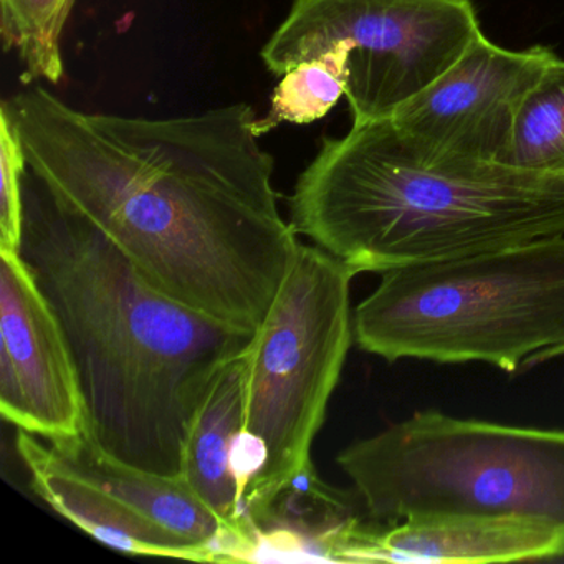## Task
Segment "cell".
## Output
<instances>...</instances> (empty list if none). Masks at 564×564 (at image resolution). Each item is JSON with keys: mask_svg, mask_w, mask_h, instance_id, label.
<instances>
[{"mask_svg": "<svg viewBox=\"0 0 564 564\" xmlns=\"http://www.w3.org/2000/svg\"><path fill=\"white\" fill-rule=\"evenodd\" d=\"M352 498L348 491L325 484L310 464L269 500L246 513L252 540L249 563H339L346 538L365 520Z\"/></svg>", "mask_w": 564, "mask_h": 564, "instance_id": "cell-13", "label": "cell"}, {"mask_svg": "<svg viewBox=\"0 0 564 564\" xmlns=\"http://www.w3.org/2000/svg\"><path fill=\"white\" fill-rule=\"evenodd\" d=\"M564 557V527L528 517L425 514L394 524L362 520L339 563H513Z\"/></svg>", "mask_w": 564, "mask_h": 564, "instance_id": "cell-10", "label": "cell"}, {"mask_svg": "<svg viewBox=\"0 0 564 564\" xmlns=\"http://www.w3.org/2000/svg\"><path fill=\"white\" fill-rule=\"evenodd\" d=\"M352 335L388 362L514 372L564 355V234L382 273L352 312Z\"/></svg>", "mask_w": 564, "mask_h": 564, "instance_id": "cell-4", "label": "cell"}, {"mask_svg": "<svg viewBox=\"0 0 564 564\" xmlns=\"http://www.w3.org/2000/svg\"><path fill=\"white\" fill-rule=\"evenodd\" d=\"M54 447L74 458L144 520L196 551L199 561L236 560V538L181 475L156 474L123 464L105 454L90 432L74 444Z\"/></svg>", "mask_w": 564, "mask_h": 564, "instance_id": "cell-14", "label": "cell"}, {"mask_svg": "<svg viewBox=\"0 0 564 564\" xmlns=\"http://www.w3.org/2000/svg\"><path fill=\"white\" fill-rule=\"evenodd\" d=\"M28 167L177 302L256 332L299 247L247 104L176 118L88 113L47 88L9 98Z\"/></svg>", "mask_w": 564, "mask_h": 564, "instance_id": "cell-1", "label": "cell"}, {"mask_svg": "<svg viewBox=\"0 0 564 564\" xmlns=\"http://www.w3.org/2000/svg\"><path fill=\"white\" fill-rule=\"evenodd\" d=\"M554 58L551 48L540 45L507 51L481 32L391 121L425 163L505 164L521 104Z\"/></svg>", "mask_w": 564, "mask_h": 564, "instance_id": "cell-8", "label": "cell"}, {"mask_svg": "<svg viewBox=\"0 0 564 564\" xmlns=\"http://www.w3.org/2000/svg\"><path fill=\"white\" fill-rule=\"evenodd\" d=\"M358 273L313 243H299L246 352L243 518L312 462V445L338 386L352 335Z\"/></svg>", "mask_w": 564, "mask_h": 564, "instance_id": "cell-6", "label": "cell"}, {"mask_svg": "<svg viewBox=\"0 0 564 564\" xmlns=\"http://www.w3.org/2000/svg\"><path fill=\"white\" fill-rule=\"evenodd\" d=\"M478 34L471 0H293L260 55L270 74L282 77L333 45H345L352 123H369L394 117Z\"/></svg>", "mask_w": 564, "mask_h": 564, "instance_id": "cell-7", "label": "cell"}, {"mask_svg": "<svg viewBox=\"0 0 564 564\" xmlns=\"http://www.w3.org/2000/svg\"><path fill=\"white\" fill-rule=\"evenodd\" d=\"M0 414L52 445L90 432L67 333L21 250L0 249Z\"/></svg>", "mask_w": 564, "mask_h": 564, "instance_id": "cell-9", "label": "cell"}, {"mask_svg": "<svg viewBox=\"0 0 564 564\" xmlns=\"http://www.w3.org/2000/svg\"><path fill=\"white\" fill-rule=\"evenodd\" d=\"M21 253L67 333L95 444L123 464L181 475L184 437L200 399L256 332L156 289L29 167Z\"/></svg>", "mask_w": 564, "mask_h": 564, "instance_id": "cell-2", "label": "cell"}, {"mask_svg": "<svg viewBox=\"0 0 564 564\" xmlns=\"http://www.w3.org/2000/svg\"><path fill=\"white\" fill-rule=\"evenodd\" d=\"M15 445L35 495L95 540L134 556L199 561L196 551L140 517L61 448L21 429Z\"/></svg>", "mask_w": 564, "mask_h": 564, "instance_id": "cell-11", "label": "cell"}, {"mask_svg": "<svg viewBox=\"0 0 564 564\" xmlns=\"http://www.w3.org/2000/svg\"><path fill=\"white\" fill-rule=\"evenodd\" d=\"M505 166L564 173V61L554 58L524 97Z\"/></svg>", "mask_w": 564, "mask_h": 564, "instance_id": "cell-15", "label": "cell"}, {"mask_svg": "<svg viewBox=\"0 0 564 564\" xmlns=\"http://www.w3.org/2000/svg\"><path fill=\"white\" fill-rule=\"evenodd\" d=\"M246 352L224 365L210 382L187 425L181 454V477L236 538V563L249 560L250 553L239 474L246 431Z\"/></svg>", "mask_w": 564, "mask_h": 564, "instance_id": "cell-12", "label": "cell"}, {"mask_svg": "<svg viewBox=\"0 0 564 564\" xmlns=\"http://www.w3.org/2000/svg\"><path fill=\"white\" fill-rule=\"evenodd\" d=\"M28 160L11 121L0 111V249L21 250Z\"/></svg>", "mask_w": 564, "mask_h": 564, "instance_id": "cell-18", "label": "cell"}, {"mask_svg": "<svg viewBox=\"0 0 564 564\" xmlns=\"http://www.w3.org/2000/svg\"><path fill=\"white\" fill-rule=\"evenodd\" d=\"M348 58L345 45H333L282 75L269 115L256 120V133L262 137L282 123L310 124L326 117L346 97Z\"/></svg>", "mask_w": 564, "mask_h": 564, "instance_id": "cell-17", "label": "cell"}, {"mask_svg": "<svg viewBox=\"0 0 564 564\" xmlns=\"http://www.w3.org/2000/svg\"><path fill=\"white\" fill-rule=\"evenodd\" d=\"M296 236L356 273L465 259L564 234V173L422 161L388 120L325 138L290 197Z\"/></svg>", "mask_w": 564, "mask_h": 564, "instance_id": "cell-3", "label": "cell"}, {"mask_svg": "<svg viewBox=\"0 0 564 564\" xmlns=\"http://www.w3.org/2000/svg\"><path fill=\"white\" fill-rule=\"evenodd\" d=\"M366 517H528L564 527V431L415 412L336 457Z\"/></svg>", "mask_w": 564, "mask_h": 564, "instance_id": "cell-5", "label": "cell"}, {"mask_svg": "<svg viewBox=\"0 0 564 564\" xmlns=\"http://www.w3.org/2000/svg\"><path fill=\"white\" fill-rule=\"evenodd\" d=\"M77 0H0V35L4 51H14L22 82L64 78L62 34Z\"/></svg>", "mask_w": 564, "mask_h": 564, "instance_id": "cell-16", "label": "cell"}]
</instances>
